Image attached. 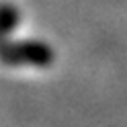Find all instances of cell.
<instances>
[{"label":"cell","instance_id":"obj_2","mask_svg":"<svg viewBox=\"0 0 127 127\" xmlns=\"http://www.w3.org/2000/svg\"><path fill=\"white\" fill-rule=\"evenodd\" d=\"M19 10L10 4H0V41H4L6 35L12 33L19 25Z\"/></svg>","mask_w":127,"mask_h":127},{"label":"cell","instance_id":"obj_1","mask_svg":"<svg viewBox=\"0 0 127 127\" xmlns=\"http://www.w3.org/2000/svg\"><path fill=\"white\" fill-rule=\"evenodd\" d=\"M53 51L41 41H0V62L6 66H49Z\"/></svg>","mask_w":127,"mask_h":127}]
</instances>
